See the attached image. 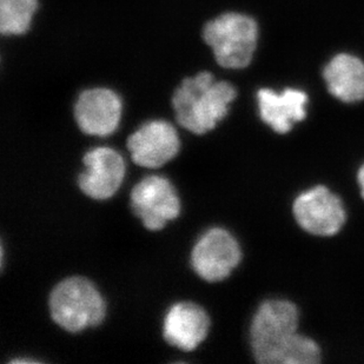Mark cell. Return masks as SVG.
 Wrapping results in <instances>:
<instances>
[{
	"mask_svg": "<svg viewBox=\"0 0 364 364\" xmlns=\"http://www.w3.org/2000/svg\"><path fill=\"white\" fill-rule=\"evenodd\" d=\"M131 208L148 230H162L168 220L181 213L175 186L163 176H148L131 191Z\"/></svg>",
	"mask_w": 364,
	"mask_h": 364,
	"instance_id": "obj_7",
	"label": "cell"
},
{
	"mask_svg": "<svg viewBox=\"0 0 364 364\" xmlns=\"http://www.w3.org/2000/svg\"><path fill=\"white\" fill-rule=\"evenodd\" d=\"M237 90L227 80H216L210 71L186 77L172 95L171 104L181 127L195 134L213 130L227 117Z\"/></svg>",
	"mask_w": 364,
	"mask_h": 364,
	"instance_id": "obj_2",
	"label": "cell"
},
{
	"mask_svg": "<svg viewBox=\"0 0 364 364\" xmlns=\"http://www.w3.org/2000/svg\"><path fill=\"white\" fill-rule=\"evenodd\" d=\"M308 103L309 97L306 92L294 87L281 92L264 87L257 92L259 117L277 134L291 132L296 124L306 119Z\"/></svg>",
	"mask_w": 364,
	"mask_h": 364,
	"instance_id": "obj_11",
	"label": "cell"
},
{
	"mask_svg": "<svg viewBox=\"0 0 364 364\" xmlns=\"http://www.w3.org/2000/svg\"><path fill=\"white\" fill-rule=\"evenodd\" d=\"M52 320L69 333L100 326L105 302L98 289L84 277H69L55 285L48 299Z\"/></svg>",
	"mask_w": 364,
	"mask_h": 364,
	"instance_id": "obj_4",
	"label": "cell"
},
{
	"mask_svg": "<svg viewBox=\"0 0 364 364\" xmlns=\"http://www.w3.org/2000/svg\"><path fill=\"white\" fill-rule=\"evenodd\" d=\"M123 112L122 98L114 90L92 87L80 93L73 114L82 132L107 137L117 130Z\"/></svg>",
	"mask_w": 364,
	"mask_h": 364,
	"instance_id": "obj_8",
	"label": "cell"
},
{
	"mask_svg": "<svg viewBox=\"0 0 364 364\" xmlns=\"http://www.w3.org/2000/svg\"><path fill=\"white\" fill-rule=\"evenodd\" d=\"M209 328L210 318L202 306L191 302H179L165 315L163 336L172 347L193 351L205 340Z\"/></svg>",
	"mask_w": 364,
	"mask_h": 364,
	"instance_id": "obj_12",
	"label": "cell"
},
{
	"mask_svg": "<svg viewBox=\"0 0 364 364\" xmlns=\"http://www.w3.org/2000/svg\"><path fill=\"white\" fill-rule=\"evenodd\" d=\"M241 261V245L234 235L222 228L204 232L191 251L193 269L206 282L227 279Z\"/></svg>",
	"mask_w": 364,
	"mask_h": 364,
	"instance_id": "obj_6",
	"label": "cell"
},
{
	"mask_svg": "<svg viewBox=\"0 0 364 364\" xmlns=\"http://www.w3.org/2000/svg\"><path fill=\"white\" fill-rule=\"evenodd\" d=\"M356 182H358V190H360V196L364 200V163L358 168L356 172Z\"/></svg>",
	"mask_w": 364,
	"mask_h": 364,
	"instance_id": "obj_15",
	"label": "cell"
},
{
	"mask_svg": "<svg viewBox=\"0 0 364 364\" xmlns=\"http://www.w3.org/2000/svg\"><path fill=\"white\" fill-rule=\"evenodd\" d=\"M127 149L136 164L161 168L179 152L181 141L175 127L163 119L143 124L127 138Z\"/></svg>",
	"mask_w": 364,
	"mask_h": 364,
	"instance_id": "obj_9",
	"label": "cell"
},
{
	"mask_svg": "<svg viewBox=\"0 0 364 364\" xmlns=\"http://www.w3.org/2000/svg\"><path fill=\"white\" fill-rule=\"evenodd\" d=\"M302 310L289 299H265L251 318L249 338L259 364H320L323 349L313 336L301 333Z\"/></svg>",
	"mask_w": 364,
	"mask_h": 364,
	"instance_id": "obj_1",
	"label": "cell"
},
{
	"mask_svg": "<svg viewBox=\"0 0 364 364\" xmlns=\"http://www.w3.org/2000/svg\"><path fill=\"white\" fill-rule=\"evenodd\" d=\"M326 87L336 100L347 104L364 100V63L348 53L335 55L323 71Z\"/></svg>",
	"mask_w": 364,
	"mask_h": 364,
	"instance_id": "obj_13",
	"label": "cell"
},
{
	"mask_svg": "<svg viewBox=\"0 0 364 364\" xmlns=\"http://www.w3.org/2000/svg\"><path fill=\"white\" fill-rule=\"evenodd\" d=\"M292 218L306 234L333 238L348 223V211L338 193L324 184L310 186L297 193L291 204Z\"/></svg>",
	"mask_w": 364,
	"mask_h": 364,
	"instance_id": "obj_5",
	"label": "cell"
},
{
	"mask_svg": "<svg viewBox=\"0 0 364 364\" xmlns=\"http://www.w3.org/2000/svg\"><path fill=\"white\" fill-rule=\"evenodd\" d=\"M202 38L220 68L245 69L252 62L257 48L258 25L247 14L225 12L206 21Z\"/></svg>",
	"mask_w": 364,
	"mask_h": 364,
	"instance_id": "obj_3",
	"label": "cell"
},
{
	"mask_svg": "<svg viewBox=\"0 0 364 364\" xmlns=\"http://www.w3.org/2000/svg\"><path fill=\"white\" fill-rule=\"evenodd\" d=\"M86 170L78 177L82 193L92 200H104L114 196L125 176V163L114 149L100 146L82 157Z\"/></svg>",
	"mask_w": 364,
	"mask_h": 364,
	"instance_id": "obj_10",
	"label": "cell"
},
{
	"mask_svg": "<svg viewBox=\"0 0 364 364\" xmlns=\"http://www.w3.org/2000/svg\"><path fill=\"white\" fill-rule=\"evenodd\" d=\"M38 9V0H0L1 35H25L31 28Z\"/></svg>",
	"mask_w": 364,
	"mask_h": 364,
	"instance_id": "obj_14",
	"label": "cell"
}]
</instances>
